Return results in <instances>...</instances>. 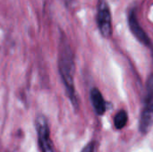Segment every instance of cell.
<instances>
[{
  "mask_svg": "<svg viewBox=\"0 0 153 152\" xmlns=\"http://www.w3.org/2000/svg\"><path fill=\"white\" fill-rule=\"evenodd\" d=\"M74 59L73 51L66 42L65 39H63L59 44L58 51V71L62 81L64 82L66 93L71 99V102L74 107L78 106L77 96L74 88Z\"/></svg>",
  "mask_w": 153,
  "mask_h": 152,
  "instance_id": "obj_1",
  "label": "cell"
},
{
  "mask_svg": "<svg viewBox=\"0 0 153 152\" xmlns=\"http://www.w3.org/2000/svg\"><path fill=\"white\" fill-rule=\"evenodd\" d=\"M153 126V74L146 83V95L143 109L141 114L139 129L142 133H148Z\"/></svg>",
  "mask_w": 153,
  "mask_h": 152,
  "instance_id": "obj_2",
  "label": "cell"
},
{
  "mask_svg": "<svg viewBox=\"0 0 153 152\" xmlns=\"http://www.w3.org/2000/svg\"><path fill=\"white\" fill-rule=\"evenodd\" d=\"M35 126L38 135L39 146L41 152H55L53 142L50 138V130L48 120L42 115L39 116L35 121Z\"/></svg>",
  "mask_w": 153,
  "mask_h": 152,
  "instance_id": "obj_3",
  "label": "cell"
},
{
  "mask_svg": "<svg viewBox=\"0 0 153 152\" xmlns=\"http://www.w3.org/2000/svg\"><path fill=\"white\" fill-rule=\"evenodd\" d=\"M97 24L100 32L104 38H110L112 36V19L109 7L106 1L102 0L99 3L97 13Z\"/></svg>",
  "mask_w": 153,
  "mask_h": 152,
  "instance_id": "obj_4",
  "label": "cell"
},
{
  "mask_svg": "<svg viewBox=\"0 0 153 152\" xmlns=\"http://www.w3.org/2000/svg\"><path fill=\"white\" fill-rule=\"evenodd\" d=\"M128 25H129V28H130L132 33L134 34V36L142 44H143L146 47H151L152 46L151 39L149 38L148 34L143 30V28L139 23L134 10H132L128 14Z\"/></svg>",
  "mask_w": 153,
  "mask_h": 152,
  "instance_id": "obj_5",
  "label": "cell"
},
{
  "mask_svg": "<svg viewBox=\"0 0 153 152\" xmlns=\"http://www.w3.org/2000/svg\"><path fill=\"white\" fill-rule=\"evenodd\" d=\"M91 101L95 112L99 116H102L106 112V102L101 94V92L97 89L94 88L91 90Z\"/></svg>",
  "mask_w": 153,
  "mask_h": 152,
  "instance_id": "obj_6",
  "label": "cell"
},
{
  "mask_svg": "<svg viewBox=\"0 0 153 152\" xmlns=\"http://www.w3.org/2000/svg\"><path fill=\"white\" fill-rule=\"evenodd\" d=\"M127 121H128L127 113L125 110H120L119 112L117 113V115H116V116L114 118L115 127L117 130H121V129H123L126 125Z\"/></svg>",
  "mask_w": 153,
  "mask_h": 152,
  "instance_id": "obj_7",
  "label": "cell"
},
{
  "mask_svg": "<svg viewBox=\"0 0 153 152\" xmlns=\"http://www.w3.org/2000/svg\"><path fill=\"white\" fill-rule=\"evenodd\" d=\"M95 151V142H89L81 152H94Z\"/></svg>",
  "mask_w": 153,
  "mask_h": 152,
  "instance_id": "obj_8",
  "label": "cell"
}]
</instances>
